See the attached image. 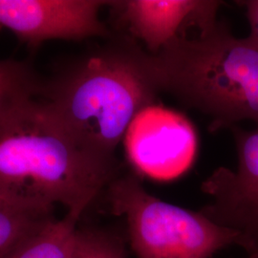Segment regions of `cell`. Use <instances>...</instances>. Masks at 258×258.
<instances>
[{
    "label": "cell",
    "mask_w": 258,
    "mask_h": 258,
    "mask_svg": "<svg viewBox=\"0 0 258 258\" xmlns=\"http://www.w3.org/2000/svg\"><path fill=\"white\" fill-rule=\"evenodd\" d=\"M104 40L43 80L37 100L83 149L117 161L131 121L160 92L144 47L115 30Z\"/></svg>",
    "instance_id": "cell-1"
},
{
    "label": "cell",
    "mask_w": 258,
    "mask_h": 258,
    "mask_svg": "<svg viewBox=\"0 0 258 258\" xmlns=\"http://www.w3.org/2000/svg\"><path fill=\"white\" fill-rule=\"evenodd\" d=\"M119 174V163L79 146L38 100L0 120V199L36 212L83 213Z\"/></svg>",
    "instance_id": "cell-2"
},
{
    "label": "cell",
    "mask_w": 258,
    "mask_h": 258,
    "mask_svg": "<svg viewBox=\"0 0 258 258\" xmlns=\"http://www.w3.org/2000/svg\"><path fill=\"white\" fill-rule=\"evenodd\" d=\"M146 59L158 91L208 116L212 131L243 120L258 126V46L249 37H235L217 20L147 52Z\"/></svg>",
    "instance_id": "cell-3"
},
{
    "label": "cell",
    "mask_w": 258,
    "mask_h": 258,
    "mask_svg": "<svg viewBox=\"0 0 258 258\" xmlns=\"http://www.w3.org/2000/svg\"><path fill=\"white\" fill-rule=\"evenodd\" d=\"M103 195L111 214L124 219L127 242L138 258H212L229 247L249 249L242 233L201 211L157 198L135 173L118 176Z\"/></svg>",
    "instance_id": "cell-4"
},
{
    "label": "cell",
    "mask_w": 258,
    "mask_h": 258,
    "mask_svg": "<svg viewBox=\"0 0 258 258\" xmlns=\"http://www.w3.org/2000/svg\"><path fill=\"white\" fill-rule=\"evenodd\" d=\"M135 174L170 181L191 166L197 135L184 115L157 104L140 111L122 140Z\"/></svg>",
    "instance_id": "cell-5"
},
{
    "label": "cell",
    "mask_w": 258,
    "mask_h": 258,
    "mask_svg": "<svg viewBox=\"0 0 258 258\" xmlns=\"http://www.w3.org/2000/svg\"><path fill=\"white\" fill-rule=\"evenodd\" d=\"M105 0H0V31L7 29L31 50L49 40L107 38L100 17Z\"/></svg>",
    "instance_id": "cell-6"
},
{
    "label": "cell",
    "mask_w": 258,
    "mask_h": 258,
    "mask_svg": "<svg viewBox=\"0 0 258 258\" xmlns=\"http://www.w3.org/2000/svg\"><path fill=\"white\" fill-rule=\"evenodd\" d=\"M231 129L237 165L234 169L218 167L204 181L201 189L210 202L201 212L212 221L242 233L249 253L258 245V126Z\"/></svg>",
    "instance_id": "cell-7"
},
{
    "label": "cell",
    "mask_w": 258,
    "mask_h": 258,
    "mask_svg": "<svg viewBox=\"0 0 258 258\" xmlns=\"http://www.w3.org/2000/svg\"><path fill=\"white\" fill-rule=\"evenodd\" d=\"M221 1L114 0L109 1L112 30L135 39L149 54H156L178 37L217 21Z\"/></svg>",
    "instance_id": "cell-8"
},
{
    "label": "cell",
    "mask_w": 258,
    "mask_h": 258,
    "mask_svg": "<svg viewBox=\"0 0 258 258\" xmlns=\"http://www.w3.org/2000/svg\"><path fill=\"white\" fill-rule=\"evenodd\" d=\"M43 80L27 61L0 59V120L37 100Z\"/></svg>",
    "instance_id": "cell-9"
},
{
    "label": "cell",
    "mask_w": 258,
    "mask_h": 258,
    "mask_svg": "<svg viewBox=\"0 0 258 258\" xmlns=\"http://www.w3.org/2000/svg\"><path fill=\"white\" fill-rule=\"evenodd\" d=\"M81 218L70 212L61 219L54 218L4 258L69 257Z\"/></svg>",
    "instance_id": "cell-10"
},
{
    "label": "cell",
    "mask_w": 258,
    "mask_h": 258,
    "mask_svg": "<svg viewBox=\"0 0 258 258\" xmlns=\"http://www.w3.org/2000/svg\"><path fill=\"white\" fill-rule=\"evenodd\" d=\"M54 218L53 213L32 211L0 199V258L6 257Z\"/></svg>",
    "instance_id": "cell-11"
},
{
    "label": "cell",
    "mask_w": 258,
    "mask_h": 258,
    "mask_svg": "<svg viewBox=\"0 0 258 258\" xmlns=\"http://www.w3.org/2000/svg\"><path fill=\"white\" fill-rule=\"evenodd\" d=\"M125 240L115 231L78 226L68 258H127Z\"/></svg>",
    "instance_id": "cell-12"
},
{
    "label": "cell",
    "mask_w": 258,
    "mask_h": 258,
    "mask_svg": "<svg viewBox=\"0 0 258 258\" xmlns=\"http://www.w3.org/2000/svg\"><path fill=\"white\" fill-rule=\"evenodd\" d=\"M249 24V39L258 46V0L243 1Z\"/></svg>",
    "instance_id": "cell-13"
},
{
    "label": "cell",
    "mask_w": 258,
    "mask_h": 258,
    "mask_svg": "<svg viewBox=\"0 0 258 258\" xmlns=\"http://www.w3.org/2000/svg\"><path fill=\"white\" fill-rule=\"evenodd\" d=\"M247 254H248V257L247 258H258V245Z\"/></svg>",
    "instance_id": "cell-14"
}]
</instances>
